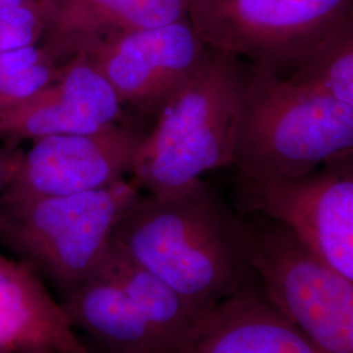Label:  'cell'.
Instances as JSON below:
<instances>
[{
	"label": "cell",
	"instance_id": "1",
	"mask_svg": "<svg viewBox=\"0 0 353 353\" xmlns=\"http://www.w3.org/2000/svg\"><path fill=\"white\" fill-rule=\"evenodd\" d=\"M113 242L199 316L255 281L245 217L203 179L165 195L140 192Z\"/></svg>",
	"mask_w": 353,
	"mask_h": 353
},
{
	"label": "cell",
	"instance_id": "2",
	"mask_svg": "<svg viewBox=\"0 0 353 353\" xmlns=\"http://www.w3.org/2000/svg\"><path fill=\"white\" fill-rule=\"evenodd\" d=\"M353 152V108L313 85L241 61L236 178L272 182L307 176Z\"/></svg>",
	"mask_w": 353,
	"mask_h": 353
},
{
	"label": "cell",
	"instance_id": "3",
	"mask_svg": "<svg viewBox=\"0 0 353 353\" xmlns=\"http://www.w3.org/2000/svg\"><path fill=\"white\" fill-rule=\"evenodd\" d=\"M241 114V58L208 46L195 74L165 102L135 154L131 179L165 195L230 168Z\"/></svg>",
	"mask_w": 353,
	"mask_h": 353
},
{
	"label": "cell",
	"instance_id": "4",
	"mask_svg": "<svg viewBox=\"0 0 353 353\" xmlns=\"http://www.w3.org/2000/svg\"><path fill=\"white\" fill-rule=\"evenodd\" d=\"M132 179L105 189L33 201H0V243L64 299L90 278L139 195Z\"/></svg>",
	"mask_w": 353,
	"mask_h": 353
},
{
	"label": "cell",
	"instance_id": "5",
	"mask_svg": "<svg viewBox=\"0 0 353 353\" xmlns=\"http://www.w3.org/2000/svg\"><path fill=\"white\" fill-rule=\"evenodd\" d=\"M256 287L321 353H353V281L323 265L290 230L242 214Z\"/></svg>",
	"mask_w": 353,
	"mask_h": 353
},
{
	"label": "cell",
	"instance_id": "6",
	"mask_svg": "<svg viewBox=\"0 0 353 353\" xmlns=\"http://www.w3.org/2000/svg\"><path fill=\"white\" fill-rule=\"evenodd\" d=\"M353 17V0H189V19L217 50L288 77Z\"/></svg>",
	"mask_w": 353,
	"mask_h": 353
},
{
	"label": "cell",
	"instance_id": "7",
	"mask_svg": "<svg viewBox=\"0 0 353 353\" xmlns=\"http://www.w3.org/2000/svg\"><path fill=\"white\" fill-rule=\"evenodd\" d=\"M232 205L284 225L323 265L353 281V152L294 179L234 176Z\"/></svg>",
	"mask_w": 353,
	"mask_h": 353
},
{
	"label": "cell",
	"instance_id": "8",
	"mask_svg": "<svg viewBox=\"0 0 353 353\" xmlns=\"http://www.w3.org/2000/svg\"><path fill=\"white\" fill-rule=\"evenodd\" d=\"M145 132L119 122L94 132L33 140L0 201H33L109 188L131 174Z\"/></svg>",
	"mask_w": 353,
	"mask_h": 353
},
{
	"label": "cell",
	"instance_id": "9",
	"mask_svg": "<svg viewBox=\"0 0 353 353\" xmlns=\"http://www.w3.org/2000/svg\"><path fill=\"white\" fill-rule=\"evenodd\" d=\"M208 51L189 17L114 36L85 54L125 108L156 117Z\"/></svg>",
	"mask_w": 353,
	"mask_h": 353
},
{
	"label": "cell",
	"instance_id": "10",
	"mask_svg": "<svg viewBox=\"0 0 353 353\" xmlns=\"http://www.w3.org/2000/svg\"><path fill=\"white\" fill-rule=\"evenodd\" d=\"M125 106L85 54L61 65L58 79L0 118L10 145L54 135L87 134L123 122Z\"/></svg>",
	"mask_w": 353,
	"mask_h": 353
},
{
	"label": "cell",
	"instance_id": "11",
	"mask_svg": "<svg viewBox=\"0 0 353 353\" xmlns=\"http://www.w3.org/2000/svg\"><path fill=\"white\" fill-rule=\"evenodd\" d=\"M173 353H321L255 281L204 313Z\"/></svg>",
	"mask_w": 353,
	"mask_h": 353
},
{
	"label": "cell",
	"instance_id": "12",
	"mask_svg": "<svg viewBox=\"0 0 353 353\" xmlns=\"http://www.w3.org/2000/svg\"><path fill=\"white\" fill-rule=\"evenodd\" d=\"M46 26L39 45L58 64L88 54L130 30L189 17V0H46Z\"/></svg>",
	"mask_w": 353,
	"mask_h": 353
},
{
	"label": "cell",
	"instance_id": "13",
	"mask_svg": "<svg viewBox=\"0 0 353 353\" xmlns=\"http://www.w3.org/2000/svg\"><path fill=\"white\" fill-rule=\"evenodd\" d=\"M94 353L30 265L0 254V353Z\"/></svg>",
	"mask_w": 353,
	"mask_h": 353
},
{
	"label": "cell",
	"instance_id": "14",
	"mask_svg": "<svg viewBox=\"0 0 353 353\" xmlns=\"http://www.w3.org/2000/svg\"><path fill=\"white\" fill-rule=\"evenodd\" d=\"M76 332L102 353H170L123 290L96 271L59 300Z\"/></svg>",
	"mask_w": 353,
	"mask_h": 353
},
{
	"label": "cell",
	"instance_id": "15",
	"mask_svg": "<svg viewBox=\"0 0 353 353\" xmlns=\"http://www.w3.org/2000/svg\"><path fill=\"white\" fill-rule=\"evenodd\" d=\"M97 270L113 279L123 290L140 313L164 338L170 353L189 336L202 316L163 279L134 262L114 242Z\"/></svg>",
	"mask_w": 353,
	"mask_h": 353
},
{
	"label": "cell",
	"instance_id": "16",
	"mask_svg": "<svg viewBox=\"0 0 353 353\" xmlns=\"http://www.w3.org/2000/svg\"><path fill=\"white\" fill-rule=\"evenodd\" d=\"M288 79L313 85L353 108V17L327 38Z\"/></svg>",
	"mask_w": 353,
	"mask_h": 353
},
{
	"label": "cell",
	"instance_id": "17",
	"mask_svg": "<svg viewBox=\"0 0 353 353\" xmlns=\"http://www.w3.org/2000/svg\"><path fill=\"white\" fill-rule=\"evenodd\" d=\"M59 74L61 65L41 45L0 52V118L50 85Z\"/></svg>",
	"mask_w": 353,
	"mask_h": 353
},
{
	"label": "cell",
	"instance_id": "18",
	"mask_svg": "<svg viewBox=\"0 0 353 353\" xmlns=\"http://www.w3.org/2000/svg\"><path fill=\"white\" fill-rule=\"evenodd\" d=\"M48 6L37 0L12 12L0 14V52L37 46L45 33Z\"/></svg>",
	"mask_w": 353,
	"mask_h": 353
},
{
	"label": "cell",
	"instance_id": "19",
	"mask_svg": "<svg viewBox=\"0 0 353 353\" xmlns=\"http://www.w3.org/2000/svg\"><path fill=\"white\" fill-rule=\"evenodd\" d=\"M23 151L16 145L0 147V198L7 188L16 166L21 159Z\"/></svg>",
	"mask_w": 353,
	"mask_h": 353
},
{
	"label": "cell",
	"instance_id": "20",
	"mask_svg": "<svg viewBox=\"0 0 353 353\" xmlns=\"http://www.w3.org/2000/svg\"><path fill=\"white\" fill-rule=\"evenodd\" d=\"M37 0H0V14L12 12L21 7L36 3Z\"/></svg>",
	"mask_w": 353,
	"mask_h": 353
},
{
	"label": "cell",
	"instance_id": "21",
	"mask_svg": "<svg viewBox=\"0 0 353 353\" xmlns=\"http://www.w3.org/2000/svg\"><path fill=\"white\" fill-rule=\"evenodd\" d=\"M19 353H57L50 350H42V348H36V350H26V351H21Z\"/></svg>",
	"mask_w": 353,
	"mask_h": 353
},
{
	"label": "cell",
	"instance_id": "22",
	"mask_svg": "<svg viewBox=\"0 0 353 353\" xmlns=\"http://www.w3.org/2000/svg\"><path fill=\"white\" fill-rule=\"evenodd\" d=\"M92 348H93V347H92ZM93 351H94V353H102V352H100V351H99V350H96V348H93Z\"/></svg>",
	"mask_w": 353,
	"mask_h": 353
},
{
	"label": "cell",
	"instance_id": "23",
	"mask_svg": "<svg viewBox=\"0 0 353 353\" xmlns=\"http://www.w3.org/2000/svg\"><path fill=\"white\" fill-rule=\"evenodd\" d=\"M45 1H46V0H45Z\"/></svg>",
	"mask_w": 353,
	"mask_h": 353
}]
</instances>
